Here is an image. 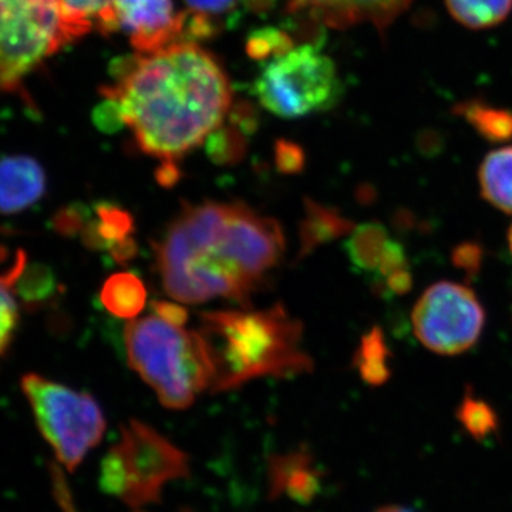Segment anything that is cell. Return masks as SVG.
Returning a JSON list of instances; mask_svg holds the SVG:
<instances>
[{"mask_svg": "<svg viewBox=\"0 0 512 512\" xmlns=\"http://www.w3.org/2000/svg\"><path fill=\"white\" fill-rule=\"evenodd\" d=\"M154 248L164 291L175 301L222 298L249 309L281 262L285 235L275 218L241 201L185 202Z\"/></svg>", "mask_w": 512, "mask_h": 512, "instance_id": "6da1fadb", "label": "cell"}, {"mask_svg": "<svg viewBox=\"0 0 512 512\" xmlns=\"http://www.w3.org/2000/svg\"><path fill=\"white\" fill-rule=\"evenodd\" d=\"M116 101L138 147L161 161H175L201 146L221 127L231 87L220 63L195 43H178L150 55L114 62Z\"/></svg>", "mask_w": 512, "mask_h": 512, "instance_id": "7a4b0ae2", "label": "cell"}, {"mask_svg": "<svg viewBox=\"0 0 512 512\" xmlns=\"http://www.w3.org/2000/svg\"><path fill=\"white\" fill-rule=\"evenodd\" d=\"M200 335L207 345L212 392H224L259 377L309 373L311 356L302 346L303 326L284 305L264 311L200 313Z\"/></svg>", "mask_w": 512, "mask_h": 512, "instance_id": "3957f363", "label": "cell"}, {"mask_svg": "<svg viewBox=\"0 0 512 512\" xmlns=\"http://www.w3.org/2000/svg\"><path fill=\"white\" fill-rule=\"evenodd\" d=\"M128 365L171 410H185L211 389L214 372L198 330L188 332L158 316L131 320L124 329Z\"/></svg>", "mask_w": 512, "mask_h": 512, "instance_id": "277c9868", "label": "cell"}, {"mask_svg": "<svg viewBox=\"0 0 512 512\" xmlns=\"http://www.w3.org/2000/svg\"><path fill=\"white\" fill-rule=\"evenodd\" d=\"M22 390L37 427L55 451L60 466L76 470L106 433V419L99 403L90 394L36 373L23 376Z\"/></svg>", "mask_w": 512, "mask_h": 512, "instance_id": "5b68a950", "label": "cell"}, {"mask_svg": "<svg viewBox=\"0 0 512 512\" xmlns=\"http://www.w3.org/2000/svg\"><path fill=\"white\" fill-rule=\"evenodd\" d=\"M187 457L156 430L131 421L101 464L106 493L133 507L158 500L168 481L184 476Z\"/></svg>", "mask_w": 512, "mask_h": 512, "instance_id": "8992f818", "label": "cell"}, {"mask_svg": "<svg viewBox=\"0 0 512 512\" xmlns=\"http://www.w3.org/2000/svg\"><path fill=\"white\" fill-rule=\"evenodd\" d=\"M254 94L276 116L296 119L338 103L342 83L333 60L306 43L272 57L255 80Z\"/></svg>", "mask_w": 512, "mask_h": 512, "instance_id": "52a82bcc", "label": "cell"}, {"mask_svg": "<svg viewBox=\"0 0 512 512\" xmlns=\"http://www.w3.org/2000/svg\"><path fill=\"white\" fill-rule=\"evenodd\" d=\"M67 45L59 0H0V92L18 90Z\"/></svg>", "mask_w": 512, "mask_h": 512, "instance_id": "ba28073f", "label": "cell"}, {"mask_svg": "<svg viewBox=\"0 0 512 512\" xmlns=\"http://www.w3.org/2000/svg\"><path fill=\"white\" fill-rule=\"evenodd\" d=\"M417 339L439 355H460L476 345L484 329L485 312L476 293L454 282L431 285L412 315Z\"/></svg>", "mask_w": 512, "mask_h": 512, "instance_id": "9c48e42d", "label": "cell"}, {"mask_svg": "<svg viewBox=\"0 0 512 512\" xmlns=\"http://www.w3.org/2000/svg\"><path fill=\"white\" fill-rule=\"evenodd\" d=\"M190 13L175 15L173 0H113L97 22L103 35L124 32L140 55L160 52L178 43H192Z\"/></svg>", "mask_w": 512, "mask_h": 512, "instance_id": "30bf717a", "label": "cell"}, {"mask_svg": "<svg viewBox=\"0 0 512 512\" xmlns=\"http://www.w3.org/2000/svg\"><path fill=\"white\" fill-rule=\"evenodd\" d=\"M345 251L353 269L357 274L369 276L376 291H382L393 279L410 272L403 245L390 237L389 231L379 222H367L353 228Z\"/></svg>", "mask_w": 512, "mask_h": 512, "instance_id": "8fae6325", "label": "cell"}, {"mask_svg": "<svg viewBox=\"0 0 512 512\" xmlns=\"http://www.w3.org/2000/svg\"><path fill=\"white\" fill-rule=\"evenodd\" d=\"M46 192V174L35 158L0 160V214H18L35 205Z\"/></svg>", "mask_w": 512, "mask_h": 512, "instance_id": "7c38bea8", "label": "cell"}, {"mask_svg": "<svg viewBox=\"0 0 512 512\" xmlns=\"http://www.w3.org/2000/svg\"><path fill=\"white\" fill-rule=\"evenodd\" d=\"M303 210L305 212L299 225V259L353 231V222L343 217L336 208L305 198Z\"/></svg>", "mask_w": 512, "mask_h": 512, "instance_id": "4fadbf2b", "label": "cell"}, {"mask_svg": "<svg viewBox=\"0 0 512 512\" xmlns=\"http://www.w3.org/2000/svg\"><path fill=\"white\" fill-rule=\"evenodd\" d=\"M478 181L485 201L512 214V146L497 148L484 157Z\"/></svg>", "mask_w": 512, "mask_h": 512, "instance_id": "5bb4252c", "label": "cell"}, {"mask_svg": "<svg viewBox=\"0 0 512 512\" xmlns=\"http://www.w3.org/2000/svg\"><path fill=\"white\" fill-rule=\"evenodd\" d=\"M100 301L116 318L136 319L146 308V285L131 272L111 275L101 288Z\"/></svg>", "mask_w": 512, "mask_h": 512, "instance_id": "9a60e30c", "label": "cell"}, {"mask_svg": "<svg viewBox=\"0 0 512 512\" xmlns=\"http://www.w3.org/2000/svg\"><path fill=\"white\" fill-rule=\"evenodd\" d=\"M454 113L490 143H505L512 138L511 110L493 106L481 99H471L458 103Z\"/></svg>", "mask_w": 512, "mask_h": 512, "instance_id": "2e32d148", "label": "cell"}, {"mask_svg": "<svg viewBox=\"0 0 512 512\" xmlns=\"http://www.w3.org/2000/svg\"><path fill=\"white\" fill-rule=\"evenodd\" d=\"M451 18L468 29L501 25L512 12V0H444Z\"/></svg>", "mask_w": 512, "mask_h": 512, "instance_id": "e0dca14e", "label": "cell"}, {"mask_svg": "<svg viewBox=\"0 0 512 512\" xmlns=\"http://www.w3.org/2000/svg\"><path fill=\"white\" fill-rule=\"evenodd\" d=\"M390 353L382 330L375 328L360 340L353 363L370 386H382L390 377Z\"/></svg>", "mask_w": 512, "mask_h": 512, "instance_id": "ac0fdd59", "label": "cell"}, {"mask_svg": "<svg viewBox=\"0 0 512 512\" xmlns=\"http://www.w3.org/2000/svg\"><path fill=\"white\" fill-rule=\"evenodd\" d=\"M26 264V254L20 251L16 255L15 264L0 275V355L9 348L18 328L19 308L13 289Z\"/></svg>", "mask_w": 512, "mask_h": 512, "instance_id": "d6986e66", "label": "cell"}, {"mask_svg": "<svg viewBox=\"0 0 512 512\" xmlns=\"http://www.w3.org/2000/svg\"><path fill=\"white\" fill-rule=\"evenodd\" d=\"M111 3L113 0H59L63 28L69 42L96 29L97 22Z\"/></svg>", "mask_w": 512, "mask_h": 512, "instance_id": "ffe728a7", "label": "cell"}, {"mask_svg": "<svg viewBox=\"0 0 512 512\" xmlns=\"http://www.w3.org/2000/svg\"><path fill=\"white\" fill-rule=\"evenodd\" d=\"M457 420L476 441H485L500 430V420L493 407L485 400L477 399L471 390L464 396L457 409Z\"/></svg>", "mask_w": 512, "mask_h": 512, "instance_id": "44dd1931", "label": "cell"}, {"mask_svg": "<svg viewBox=\"0 0 512 512\" xmlns=\"http://www.w3.org/2000/svg\"><path fill=\"white\" fill-rule=\"evenodd\" d=\"M345 3L356 23H373L380 33H384L409 9L412 0H345Z\"/></svg>", "mask_w": 512, "mask_h": 512, "instance_id": "7402d4cb", "label": "cell"}, {"mask_svg": "<svg viewBox=\"0 0 512 512\" xmlns=\"http://www.w3.org/2000/svg\"><path fill=\"white\" fill-rule=\"evenodd\" d=\"M93 211L100 235L110 247L114 242L130 237L131 232L134 231V225H136L134 217L121 205L100 201L94 205Z\"/></svg>", "mask_w": 512, "mask_h": 512, "instance_id": "603a6c76", "label": "cell"}, {"mask_svg": "<svg viewBox=\"0 0 512 512\" xmlns=\"http://www.w3.org/2000/svg\"><path fill=\"white\" fill-rule=\"evenodd\" d=\"M15 289L26 303L45 302L57 289L55 274L45 265H35L28 268L26 264L22 274L16 281Z\"/></svg>", "mask_w": 512, "mask_h": 512, "instance_id": "cb8c5ba5", "label": "cell"}, {"mask_svg": "<svg viewBox=\"0 0 512 512\" xmlns=\"http://www.w3.org/2000/svg\"><path fill=\"white\" fill-rule=\"evenodd\" d=\"M293 10H308L309 13L332 28L346 29L356 25V20L345 0H291Z\"/></svg>", "mask_w": 512, "mask_h": 512, "instance_id": "d4e9b609", "label": "cell"}, {"mask_svg": "<svg viewBox=\"0 0 512 512\" xmlns=\"http://www.w3.org/2000/svg\"><path fill=\"white\" fill-rule=\"evenodd\" d=\"M245 141L238 131L232 128H218L207 138V153L214 163L231 165L238 163L244 157Z\"/></svg>", "mask_w": 512, "mask_h": 512, "instance_id": "484cf974", "label": "cell"}, {"mask_svg": "<svg viewBox=\"0 0 512 512\" xmlns=\"http://www.w3.org/2000/svg\"><path fill=\"white\" fill-rule=\"evenodd\" d=\"M289 49H292L291 39L276 29L258 30L249 36L248 52L255 59L276 57Z\"/></svg>", "mask_w": 512, "mask_h": 512, "instance_id": "4316f807", "label": "cell"}, {"mask_svg": "<svg viewBox=\"0 0 512 512\" xmlns=\"http://www.w3.org/2000/svg\"><path fill=\"white\" fill-rule=\"evenodd\" d=\"M93 212L92 208L84 204H70L57 212L53 225L63 237H76L82 235L83 229L92 220Z\"/></svg>", "mask_w": 512, "mask_h": 512, "instance_id": "83f0119b", "label": "cell"}, {"mask_svg": "<svg viewBox=\"0 0 512 512\" xmlns=\"http://www.w3.org/2000/svg\"><path fill=\"white\" fill-rule=\"evenodd\" d=\"M275 163L282 174H298L305 168V153L291 141L281 140L276 143Z\"/></svg>", "mask_w": 512, "mask_h": 512, "instance_id": "f1b7e54d", "label": "cell"}, {"mask_svg": "<svg viewBox=\"0 0 512 512\" xmlns=\"http://www.w3.org/2000/svg\"><path fill=\"white\" fill-rule=\"evenodd\" d=\"M93 121L104 133H116L124 124L123 116L116 101L106 99L94 110Z\"/></svg>", "mask_w": 512, "mask_h": 512, "instance_id": "f546056e", "label": "cell"}, {"mask_svg": "<svg viewBox=\"0 0 512 512\" xmlns=\"http://www.w3.org/2000/svg\"><path fill=\"white\" fill-rule=\"evenodd\" d=\"M151 309L156 313L158 318L163 319L164 322L170 323V325L177 326V328H183L185 323L190 319L187 309L183 308L177 303L167 301H154L151 303Z\"/></svg>", "mask_w": 512, "mask_h": 512, "instance_id": "4dcf8cb0", "label": "cell"}, {"mask_svg": "<svg viewBox=\"0 0 512 512\" xmlns=\"http://www.w3.org/2000/svg\"><path fill=\"white\" fill-rule=\"evenodd\" d=\"M481 251L476 244L460 245L454 252V264L464 269L467 274H476L480 268Z\"/></svg>", "mask_w": 512, "mask_h": 512, "instance_id": "1f68e13d", "label": "cell"}, {"mask_svg": "<svg viewBox=\"0 0 512 512\" xmlns=\"http://www.w3.org/2000/svg\"><path fill=\"white\" fill-rule=\"evenodd\" d=\"M53 491L56 494V500L59 501L63 512H79L73 503L72 494L69 491V485L64 480V474L60 466H52Z\"/></svg>", "mask_w": 512, "mask_h": 512, "instance_id": "d6a6232c", "label": "cell"}, {"mask_svg": "<svg viewBox=\"0 0 512 512\" xmlns=\"http://www.w3.org/2000/svg\"><path fill=\"white\" fill-rule=\"evenodd\" d=\"M190 6L191 12L200 13V15H222L234 8L235 0H185Z\"/></svg>", "mask_w": 512, "mask_h": 512, "instance_id": "836d02e7", "label": "cell"}, {"mask_svg": "<svg viewBox=\"0 0 512 512\" xmlns=\"http://www.w3.org/2000/svg\"><path fill=\"white\" fill-rule=\"evenodd\" d=\"M111 259L117 264L124 265L133 261L138 254V247L136 239L128 237L121 239V241L114 242L109 249Z\"/></svg>", "mask_w": 512, "mask_h": 512, "instance_id": "e575fe53", "label": "cell"}, {"mask_svg": "<svg viewBox=\"0 0 512 512\" xmlns=\"http://www.w3.org/2000/svg\"><path fill=\"white\" fill-rule=\"evenodd\" d=\"M157 183L164 188H173L181 180V171L175 161H163L156 173Z\"/></svg>", "mask_w": 512, "mask_h": 512, "instance_id": "d590c367", "label": "cell"}, {"mask_svg": "<svg viewBox=\"0 0 512 512\" xmlns=\"http://www.w3.org/2000/svg\"><path fill=\"white\" fill-rule=\"evenodd\" d=\"M376 512H413L410 510V508L403 507V505H396V504H390V505H383V507H380L379 510Z\"/></svg>", "mask_w": 512, "mask_h": 512, "instance_id": "8d00e7d4", "label": "cell"}, {"mask_svg": "<svg viewBox=\"0 0 512 512\" xmlns=\"http://www.w3.org/2000/svg\"><path fill=\"white\" fill-rule=\"evenodd\" d=\"M508 244H510V251H511V254H512V225H511V228H510V232H508Z\"/></svg>", "mask_w": 512, "mask_h": 512, "instance_id": "74e56055", "label": "cell"}]
</instances>
